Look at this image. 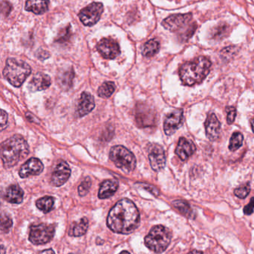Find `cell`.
<instances>
[{
	"label": "cell",
	"instance_id": "obj_25",
	"mask_svg": "<svg viewBox=\"0 0 254 254\" xmlns=\"http://www.w3.org/2000/svg\"><path fill=\"white\" fill-rule=\"evenodd\" d=\"M160 50V44L156 40H151L145 43L142 50V56L144 57L150 58L157 54Z\"/></svg>",
	"mask_w": 254,
	"mask_h": 254
},
{
	"label": "cell",
	"instance_id": "obj_2",
	"mask_svg": "<svg viewBox=\"0 0 254 254\" xmlns=\"http://www.w3.org/2000/svg\"><path fill=\"white\" fill-rule=\"evenodd\" d=\"M29 154V145L20 135H14L8 138L1 145V158L6 169L16 166Z\"/></svg>",
	"mask_w": 254,
	"mask_h": 254
},
{
	"label": "cell",
	"instance_id": "obj_38",
	"mask_svg": "<svg viewBox=\"0 0 254 254\" xmlns=\"http://www.w3.org/2000/svg\"><path fill=\"white\" fill-rule=\"evenodd\" d=\"M251 126H252L253 131L254 133V119L252 120V123H251Z\"/></svg>",
	"mask_w": 254,
	"mask_h": 254
},
{
	"label": "cell",
	"instance_id": "obj_19",
	"mask_svg": "<svg viewBox=\"0 0 254 254\" xmlns=\"http://www.w3.org/2000/svg\"><path fill=\"white\" fill-rule=\"evenodd\" d=\"M119 183L116 180H107L102 183L99 191L100 199H107L112 197L118 190Z\"/></svg>",
	"mask_w": 254,
	"mask_h": 254
},
{
	"label": "cell",
	"instance_id": "obj_18",
	"mask_svg": "<svg viewBox=\"0 0 254 254\" xmlns=\"http://www.w3.org/2000/svg\"><path fill=\"white\" fill-rule=\"evenodd\" d=\"M51 78L47 74L38 72L29 83V90L32 92L47 90L51 85Z\"/></svg>",
	"mask_w": 254,
	"mask_h": 254
},
{
	"label": "cell",
	"instance_id": "obj_5",
	"mask_svg": "<svg viewBox=\"0 0 254 254\" xmlns=\"http://www.w3.org/2000/svg\"><path fill=\"white\" fill-rule=\"evenodd\" d=\"M192 15L191 14H173L163 20L162 25L165 29L171 32H178L185 29L186 32L181 35L183 39L187 41L194 33L197 25L191 23Z\"/></svg>",
	"mask_w": 254,
	"mask_h": 254
},
{
	"label": "cell",
	"instance_id": "obj_21",
	"mask_svg": "<svg viewBox=\"0 0 254 254\" xmlns=\"http://www.w3.org/2000/svg\"><path fill=\"white\" fill-rule=\"evenodd\" d=\"M23 197H24V192L18 185L10 186L5 195L7 201L11 203H16V204L22 203Z\"/></svg>",
	"mask_w": 254,
	"mask_h": 254
},
{
	"label": "cell",
	"instance_id": "obj_3",
	"mask_svg": "<svg viewBox=\"0 0 254 254\" xmlns=\"http://www.w3.org/2000/svg\"><path fill=\"white\" fill-rule=\"evenodd\" d=\"M210 68V61L206 57L200 56L181 66L180 78L184 85L193 86L204 80L209 74Z\"/></svg>",
	"mask_w": 254,
	"mask_h": 254
},
{
	"label": "cell",
	"instance_id": "obj_15",
	"mask_svg": "<svg viewBox=\"0 0 254 254\" xmlns=\"http://www.w3.org/2000/svg\"><path fill=\"white\" fill-rule=\"evenodd\" d=\"M95 108L94 98L90 93L84 92L81 94V99L78 102L76 110L78 117H83L90 114Z\"/></svg>",
	"mask_w": 254,
	"mask_h": 254
},
{
	"label": "cell",
	"instance_id": "obj_10",
	"mask_svg": "<svg viewBox=\"0 0 254 254\" xmlns=\"http://www.w3.org/2000/svg\"><path fill=\"white\" fill-rule=\"evenodd\" d=\"M148 158L153 170L160 172L166 166V155L162 146L157 144H151L148 146Z\"/></svg>",
	"mask_w": 254,
	"mask_h": 254
},
{
	"label": "cell",
	"instance_id": "obj_30",
	"mask_svg": "<svg viewBox=\"0 0 254 254\" xmlns=\"http://www.w3.org/2000/svg\"><path fill=\"white\" fill-rule=\"evenodd\" d=\"M92 181L90 178H86L81 183V185L78 187V194L83 197L87 194L91 187Z\"/></svg>",
	"mask_w": 254,
	"mask_h": 254
},
{
	"label": "cell",
	"instance_id": "obj_12",
	"mask_svg": "<svg viewBox=\"0 0 254 254\" xmlns=\"http://www.w3.org/2000/svg\"><path fill=\"white\" fill-rule=\"evenodd\" d=\"M71 175L70 168L69 165L64 161L60 162L56 166L53 175L51 183L54 187H62L69 180Z\"/></svg>",
	"mask_w": 254,
	"mask_h": 254
},
{
	"label": "cell",
	"instance_id": "obj_36",
	"mask_svg": "<svg viewBox=\"0 0 254 254\" xmlns=\"http://www.w3.org/2000/svg\"><path fill=\"white\" fill-rule=\"evenodd\" d=\"M142 187H145V190H148L150 191V192L152 193L154 195L157 196L159 194V191L157 190V188L155 187H152V186L150 185H142Z\"/></svg>",
	"mask_w": 254,
	"mask_h": 254
},
{
	"label": "cell",
	"instance_id": "obj_33",
	"mask_svg": "<svg viewBox=\"0 0 254 254\" xmlns=\"http://www.w3.org/2000/svg\"><path fill=\"white\" fill-rule=\"evenodd\" d=\"M226 112H227V123L228 124H233L234 123L235 119L236 117V109L234 107H227L226 108Z\"/></svg>",
	"mask_w": 254,
	"mask_h": 254
},
{
	"label": "cell",
	"instance_id": "obj_24",
	"mask_svg": "<svg viewBox=\"0 0 254 254\" xmlns=\"http://www.w3.org/2000/svg\"><path fill=\"white\" fill-rule=\"evenodd\" d=\"M55 198L51 196H45L38 199L36 201V206L40 210L44 213H48L54 208Z\"/></svg>",
	"mask_w": 254,
	"mask_h": 254
},
{
	"label": "cell",
	"instance_id": "obj_28",
	"mask_svg": "<svg viewBox=\"0 0 254 254\" xmlns=\"http://www.w3.org/2000/svg\"><path fill=\"white\" fill-rule=\"evenodd\" d=\"M243 139V135L240 132L233 133L231 138H230V145H229V148H230V151H236V150L242 147Z\"/></svg>",
	"mask_w": 254,
	"mask_h": 254
},
{
	"label": "cell",
	"instance_id": "obj_17",
	"mask_svg": "<svg viewBox=\"0 0 254 254\" xmlns=\"http://www.w3.org/2000/svg\"><path fill=\"white\" fill-rule=\"evenodd\" d=\"M195 146L191 141L182 137L178 142L175 152L181 160L185 161L195 152Z\"/></svg>",
	"mask_w": 254,
	"mask_h": 254
},
{
	"label": "cell",
	"instance_id": "obj_4",
	"mask_svg": "<svg viewBox=\"0 0 254 254\" xmlns=\"http://www.w3.org/2000/svg\"><path fill=\"white\" fill-rule=\"evenodd\" d=\"M31 72V66L26 62L9 59L5 64L3 75L11 85L19 87L24 83L26 78L30 75Z\"/></svg>",
	"mask_w": 254,
	"mask_h": 254
},
{
	"label": "cell",
	"instance_id": "obj_9",
	"mask_svg": "<svg viewBox=\"0 0 254 254\" xmlns=\"http://www.w3.org/2000/svg\"><path fill=\"white\" fill-rule=\"evenodd\" d=\"M103 11V4L93 2L80 11L78 17L84 26H92L100 20Z\"/></svg>",
	"mask_w": 254,
	"mask_h": 254
},
{
	"label": "cell",
	"instance_id": "obj_23",
	"mask_svg": "<svg viewBox=\"0 0 254 254\" xmlns=\"http://www.w3.org/2000/svg\"><path fill=\"white\" fill-rule=\"evenodd\" d=\"M89 227V221L87 218H83L78 222L71 227L69 235L74 237H79L87 233Z\"/></svg>",
	"mask_w": 254,
	"mask_h": 254
},
{
	"label": "cell",
	"instance_id": "obj_20",
	"mask_svg": "<svg viewBox=\"0 0 254 254\" xmlns=\"http://www.w3.org/2000/svg\"><path fill=\"white\" fill-rule=\"evenodd\" d=\"M25 9L38 15L44 14L49 9V0H27Z\"/></svg>",
	"mask_w": 254,
	"mask_h": 254
},
{
	"label": "cell",
	"instance_id": "obj_32",
	"mask_svg": "<svg viewBox=\"0 0 254 254\" xmlns=\"http://www.w3.org/2000/svg\"><path fill=\"white\" fill-rule=\"evenodd\" d=\"M228 31L227 29V26L226 25H221V26H218L216 29L214 30L213 37L214 38H222L223 37L225 36L226 32Z\"/></svg>",
	"mask_w": 254,
	"mask_h": 254
},
{
	"label": "cell",
	"instance_id": "obj_14",
	"mask_svg": "<svg viewBox=\"0 0 254 254\" xmlns=\"http://www.w3.org/2000/svg\"><path fill=\"white\" fill-rule=\"evenodd\" d=\"M44 165L38 158H31L27 160L20 168L19 175L22 178L30 176H37L42 173L44 171Z\"/></svg>",
	"mask_w": 254,
	"mask_h": 254
},
{
	"label": "cell",
	"instance_id": "obj_26",
	"mask_svg": "<svg viewBox=\"0 0 254 254\" xmlns=\"http://www.w3.org/2000/svg\"><path fill=\"white\" fill-rule=\"evenodd\" d=\"M174 206L187 218L194 217V211L191 209L190 205L184 200H177L173 202Z\"/></svg>",
	"mask_w": 254,
	"mask_h": 254
},
{
	"label": "cell",
	"instance_id": "obj_37",
	"mask_svg": "<svg viewBox=\"0 0 254 254\" xmlns=\"http://www.w3.org/2000/svg\"><path fill=\"white\" fill-rule=\"evenodd\" d=\"M41 253H55V251L53 250L50 249L49 251H44Z\"/></svg>",
	"mask_w": 254,
	"mask_h": 254
},
{
	"label": "cell",
	"instance_id": "obj_29",
	"mask_svg": "<svg viewBox=\"0 0 254 254\" xmlns=\"http://www.w3.org/2000/svg\"><path fill=\"white\" fill-rule=\"evenodd\" d=\"M13 221L8 215L2 214L1 217V231L2 233H6L11 230L12 227Z\"/></svg>",
	"mask_w": 254,
	"mask_h": 254
},
{
	"label": "cell",
	"instance_id": "obj_34",
	"mask_svg": "<svg viewBox=\"0 0 254 254\" xmlns=\"http://www.w3.org/2000/svg\"><path fill=\"white\" fill-rule=\"evenodd\" d=\"M254 211V197H252L251 202L244 208V213L245 215H251Z\"/></svg>",
	"mask_w": 254,
	"mask_h": 254
},
{
	"label": "cell",
	"instance_id": "obj_31",
	"mask_svg": "<svg viewBox=\"0 0 254 254\" xmlns=\"http://www.w3.org/2000/svg\"><path fill=\"white\" fill-rule=\"evenodd\" d=\"M250 191H251V187L249 184H247L243 187L236 189L234 190V194H236V197L243 199L249 194Z\"/></svg>",
	"mask_w": 254,
	"mask_h": 254
},
{
	"label": "cell",
	"instance_id": "obj_27",
	"mask_svg": "<svg viewBox=\"0 0 254 254\" xmlns=\"http://www.w3.org/2000/svg\"><path fill=\"white\" fill-rule=\"evenodd\" d=\"M115 84L112 81H107L102 84L99 90H98V95L99 97L103 99H108L112 96L113 93L115 91Z\"/></svg>",
	"mask_w": 254,
	"mask_h": 254
},
{
	"label": "cell",
	"instance_id": "obj_39",
	"mask_svg": "<svg viewBox=\"0 0 254 254\" xmlns=\"http://www.w3.org/2000/svg\"><path fill=\"white\" fill-rule=\"evenodd\" d=\"M191 253H203V252H202V251H191Z\"/></svg>",
	"mask_w": 254,
	"mask_h": 254
},
{
	"label": "cell",
	"instance_id": "obj_11",
	"mask_svg": "<svg viewBox=\"0 0 254 254\" xmlns=\"http://www.w3.org/2000/svg\"><path fill=\"white\" fill-rule=\"evenodd\" d=\"M97 50L101 56L105 59H116L120 54V48L118 43L111 38H103L99 41Z\"/></svg>",
	"mask_w": 254,
	"mask_h": 254
},
{
	"label": "cell",
	"instance_id": "obj_16",
	"mask_svg": "<svg viewBox=\"0 0 254 254\" xmlns=\"http://www.w3.org/2000/svg\"><path fill=\"white\" fill-rule=\"evenodd\" d=\"M206 134L209 140L215 141L218 139L221 130V124L216 116L214 114H209L205 123Z\"/></svg>",
	"mask_w": 254,
	"mask_h": 254
},
{
	"label": "cell",
	"instance_id": "obj_35",
	"mask_svg": "<svg viewBox=\"0 0 254 254\" xmlns=\"http://www.w3.org/2000/svg\"><path fill=\"white\" fill-rule=\"evenodd\" d=\"M7 123H8V114L2 110L1 111V129H2V130H3L6 127Z\"/></svg>",
	"mask_w": 254,
	"mask_h": 254
},
{
	"label": "cell",
	"instance_id": "obj_6",
	"mask_svg": "<svg viewBox=\"0 0 254 254\" xmlns=\"http://www.w3.org/2000/svg\"><path fill=\"white\" fill-rule=\"evenodd\" d=\"M172 240V233L167 227L157 225L153 227L146 237L145 245L155 253H163L169 247Z\"/></svg>",
	"mask_w": 254,
	"mask_h": 254
},
{
	"label": "cell",
	"instance_id": "obj_22",
	"mask_svg": "<svg viewBox=\"0 0 254 254\" xmlns=\"http://www.w3.org/2000/svg\"><path fill=\"white\" fill-rule=\"evenodd\" d=\"M74 72L72 69H66L64 72H59L58 75V84L61 88L67 91L71 88L73 81Z\"/></svg>",
	"mask_w": 254,
	"mask_h": 254
},
{
	"label": "cell",
	"instance_id": "obj_1",
	"mask_svg": "<svg viewBox=\"0 0 254 254\" xmlns=\"http://www.w3.org/2000/svg\"><path fill=\"white\" fill-rule=\"evenodd\" d=\"M139 224V212L129 199L119 200L108 214L107 224L114 233L130 234Z\"/></svg>",
	"mask_w": 254,
	"mask_h": 254
},
{
	"label": "cell",
	"instance_id": "obj_13",
	"mask_svg": "<svg viewBox=\"0 0 254 254\" xmlns=\"http://www.w3.org/2000/svg\"><path fill=\"white\" fill-rule=\"evenodd\" d=\"M182 110H176L170 113L166 117L164 122V131L166 135L171 136L175 133L177 130L181 127L183 121Z\"/></svg>",
	"mask_w": 254,
	"mask_h": 254
},
{
	"label": "cell",
	"instance_id": "obj_8",
	"mask_svg": "<svg viewBox=\"0 0 254 254\" xmlns=\"http://www.w3.org/2000/svg\"><path fill=\"white\" fill-rule=\"evenodd\" d=\"M55 232L56 227L53 224H34L30 227L29 241L33 245H44L53 239Z\"/></svg>",
	"mask_w": 254,
	"mask_h": 254
},
{
	"label": "cell",
	"instance_id": "obj_7",
	"mask_svg": "<svg viewBox=\"0 0 254 254\" xmlns=\"http://www.w3.org/2000/svg\"><path fill=\"white\" fill-rule=\"evenodd\" d=\"M110 158L124 173H130L136 168V157L133 153L123 145L113 147L110 151Z\"/></svg>",
	"mask_w": 254,
	"mask_h": 254
}]
</instances>
